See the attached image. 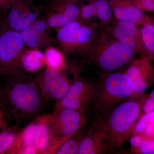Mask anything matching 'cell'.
<instances>
[{
  "instance_id": "7c38bea8",
  "label": "cell",
  "mask_w": 154,
  "mask_h": 154,
  "mask_svg": "<svg viewBox=\"0 0 154 154\" xmlns=\"http://www.w3.org/2000/svg\"><path fill=\"white\" fill-rule=\"evenodd\" d=\"M114 18L141 26L152 22L149 17L130 0H108Z\"/></svg>"
},
{
  "instance_id": "4fadbf2b",
  "label": "cell",
  "mask_w": 154,
  "mask_h": 154,
  "mask_svg": "<svg viewBox=\"0 0 154 154\" xmlns=\"http://www.w3.org/2000/svg\"><path fill=\"white\" fill-rule=\"evenodd\" d=\"M8 15L9 24L19 33L36 21L37 15L30 11L23 0H14Z\"/></svg>"
},
{
  "instance_id": "44dd1931",
  "label": "cell",
  "mask_w": 154,
  "mask_h": 154,
  "mask_svg": "<svg viewBox=\"0 0 154 154\" xmlns=\"http://www.w3.org/2000/svg\"><path fill=\"white\" fill-rule=\"evenodd\" d=\"M79 131L65 141L64 142L56 152V154H76L80 142L86 131Z\"/></svg>"
},
{
  "instance_id": "603a6c76",
  "label": "cell",
  "mask_w": 154,
  "mask_h": 154,
  "mask_svg": "<svg viewBox=\"0 0 154 154\" xmlns=\"http://www.w3.org/2000/svg\"><path fill=\"white\" fill-rule=\"evenodd\" d=\"M16 138L17 135L11 131L0 133V154L4 153L10 150Z\"/></svg>"
},
{
  "instance_id": "d590c367",
  "label": "cell",
  "mask_w": 154,
  "mask_h": 154,
  "mask_svg": "<svg viewBox=\"0 0 154 154\" xmlns=\"http://www.w3.org/2000/svg\"><path fill=\"white\" fill-rule=\"evenodd\" d=\"M2 87H0V94H1V92H2Z\"/></svg>"
},
{
  "instance_id": "4316f807",
  "label": "cell",
  "mask_w": 154,
  "mask_h": 154,
  "mask_svg": "<svg viewBox=\"0 0 154 154\" xmlns=\"http://www.w3.org/2000/svg\"><path fill=\"white\" fill-rule=\"evenodd\" d=\"M130 138L131 149L130 153L133 154L134 152L142 144L148 137L143 134H133Z\"/></svg>"
},
{
  "instance_id": "7a4b0ae2",
  "label": "cell",
  "mask_w": 154,
  "mask_h": 154,
  "mask_svg": "<svg viewBox=\"0 0 154 154\" xmlns=\"http://www.w3.org/2000/svg\"><path fill=\"white\" fill-rule=\"evenodd\" d=\"M2 87L0 107L6 116L21 118L36 115L42 105V94L35 83L17 81Z\"/></svg>"
},
{
  "instance_id": "cb8c5ba5",
  "label": "cell",
  "mask_w": 154,
  "mask_h": 154,
  "mask_svg": "<svg viewBox=\"0 0 154 154\" xmlns=\"http://www.w3.org/2000/svg\"><path fill=\"white\" fill-rule=\"evenodd\" d=\"M96 18L95 8L91 1L88 4L82 6L80 8L79 18L85 21H91V19Z\"/></svg>"
},
{
  "instance_id": "7402d4cb",
  "label": "cell",
  "mask_w": 154,
  "mask_h": 154,
  "mask_svg": "<svg viewBox=\"0 0 154 154\" xmlns=\"http://www.w3.org/2000/svg\"><path fill=\"white\" fill-rule=\"evenodd\" d=\"M44 55L45 60L49 68L57 70L64 66V58L57 49L49 48L46 50Z\"/></svg>"
},
{
  "instance_id": "e0dca14e",
  "label": "cell",
  "mask_w": 154,
  "mask_h": 154,
  "mask_svg": "<svg viewBox=\"0 0 154 154\" xmlns=\"http://www.w3.org/2000/svg\"><path fill=\"white\" fill-rule=\"evenodd\" d=\"M44 61V54L36 49L25 53L21 58V62L24 69L31 72L40 70L43 66Z\"/></svg>"
},
{
  "instance_id": "8fae6325",
  "label": "cell",
  "mask_w": 154,
  "mask_h": 154,
  "mask_svg": "<svg viewBox=\"0 0 154 154\" xmlns=\"http://www.w3.org/2000/svg\"><path fill=\"white\" fill-rule=\"evenodd\" d=\"M59 108L57 118L58 134L62 138L66 140L85 125V112L69 108Z\"/></svg>"
},
{
  "instance_id": "2e32d148",
  "label": "cell",
  "mask_w": 154,
  "mask_h": 154,
  "mask_svg": "<svg viewBox=\"0 0 154 154\" xmlns=\"http://www.w3.org/2000/svg\"><path fill=\"white\" fill-rule=\"evenodd\" d=\"M46 29L45 22L39 20L33 22L20 33L25 44L30 48H35L40 44Z\"/></svg>"
},
{
  "instance_id": "d4e9b609",
  "label": "cell",
  "mask_w": 154,
  "mask_h": 154,
  "mask_svg": "<svg viewBox=\"0 0 154 154\" xmlns=\"http://www.w3.org/2000/svg\"><path fill=\"white\" fill-rule=\"evenodd\" d=\"M37 125L31 124L28 125L22 134V141L25 147L33 146V138Z\"/></svg>"
},
{
  "instance_id": "83f0119b",
  "label": "cell",
  "mask_w": 154,
  "mask_h": 154,
  "mask_svg": "<svg viewBox=\"0 0 154 154\" xmlns=\"http://www.w3.org/2000/svg\"><path fill=\"white\" fill-rule=\"evenodd\" d=\"M142 108V114L154 111V89L150 94H145Z\"/></svg>"
},
{
  "instance_id": "3957f363",
  "label": "cell",
  "mask_w": 154,
  "mask_h": 154,
  "mask_svg": "<svg viewBox=\"0 0 154 154\" xmlns=\"http://www.w3.org/2000/svg\"><path fill=\"white\" fill-rule=\"evenodd\" d=\"M144 95L122 103L104 118L110 152L119 150L131 135L134 127L142 114Z\"/></svg>"
},
{
  "instance_id": "ffe728a7",
  "label": "cell",
  "mask_w": 154,
  "mask_h": 154,
  "mask_svg": "<svg viewBox=\"0 0 154 154\" xmlns=\"http://www.w3.org/2000/svg\"><path fill=\"white\" fill-rule=\"evenodd\" d=\"M49 129L47 125L44 124L37 125L34 134L33 146L37 151H44L49 145Z\"/></svg>"
},
{
  "instance_id": "8d00e7d4",
  "label": "cell",
  "mask_w": 154,
  "mask_h": 154,
  "mask_svg": "<svg viewBox=\"0 0 154 154\" xmlns=\"http://www.w3.org/2000/svg\"><path fill=\"white\" fill-rule=\"evenodd\" d=\"M0 64H1V58H0Z\"/></svg>"
},
{
  "instance_id": "d6986e66",
  "label": "cell",
  "mask_w": 154,
  "mask_h": 154,
  "mask_svg": "<svg viewBox=\"0 0 154 154\" xmlns=\"http://www.w3.org/2000/svg\"><path fill=\"white\" fill-rule=\"evenodd\" d=\"M95 8L96 18L104 26L109 25L113 21V13L108 0L91 1Z\"/></svg>"
},
{
  "instance_id": "6da1fadb",
  "label": "cell",
  "mask_w": 154,
  "mask_h": 154,
  "mask_svg": "<svg viewBox=\"0 0 154 154\" xmlns=\"http://www.w3.org/2000/svg\"><path fill=\"white\" fill-rule=\"evenodd\" d=\"M133 82L125 73L105 74L95 83V90L88 111L94 119H102L122 103L132 99Z\"/></svg>"
},
{
  "instance_id": "4dcf8cb0",
  "label": "cell",
  "mask_w": 154,
  "mask_h": 154,
  "mask_svg": "<svg viewBox=\"0 0 154 154\" xmlns=\"http://www.w3.org/2000/svg\"><path fill=\"white\" fill-rule=\"evenodd\" d=\"M37 150L33 146H29L25 147V149L21 152V154H36Z\"/></svg>"
},
{
  "instance_id": "9a60e30c",
  "label": "cell",
  "mask_w": 154,
  "mask_h": 154,
  "mask_svg": "<svg viewBox=\"0 0 154 154\" xmlns=\"http://www.w3.org/2000/svg\"><path fill=\"white\" fill-rule=\"evenodd\" d=\"M83 21L79 18L61 27L58 31V39L67 51L77 50L80 28Z\"/></svg>"
},
{
  "instance_id": "e575fe53",
  "label": "cell",
  "mask_w": 154,
  "mask_h": 154,
  "mask_svg": "<svg viewBox=\"0 0 154 154\" xmlns=\"http://www.w3.org/2000/svg\"><path fill=\"white\" fill-rule=\"evenodd\" d=\"M152 20V22L154 23V17H151Z\"/></svg>"
},
{
  "instance_id": "8992f818",
  "label": "cell",
  "mask_w": 154,
  "mask_h": 154,
  "mask_svg": "<svg viewBox=\"0 0 154 154\" xmlns=\"http://www.w3.org/2000/svg\"><path fill=\"white\" fill-rule=\"evenodd\" d=\"M95 90V83L84 78H76L66 95L60 100V107L86 112L90 108Z\"/></svg>"
},
{
  "instance_id": "30bf717a",
  "label": "cell",
  "mask_w": 154,
  "mask_h": 154,
  "mask_svg": "<svg viewBox=\"0 0 154 154\" xmlns=\"http://www.w3.org/2000/svg\"><path fill=\"white\" fill-rule=\"evenodd\" d=\"M25 42L20 33L12 30L0 36V70L9 68L16 60L24 47Z\"/></svg>"
},
{
  "instance_id": "ac0fdd59",
  "label": "cell",
  "mask_w": 154,
  "mask_h": 154,
  "mask_svg": "<svg viewBox=\"0 0 154 154\" xmlns=\"http://www.w3.org/2000/svg\"><path fill=\"white\" fill-rule=\"evenodd\" d=\"M141 35L146 51V57L154 60V23L153 22L140 26Z\"/></svg>"
},
{
  "instance_id": "9c48e42d",
  "label": "cell",
  "mask_w": 154,
  "mask_h": 154,
  "mask_svg": "<svg viewBox=\"0 0 154 154\" xmlns=\"http://www.w3.org/2000/svg\"><path fill=\"white\" fill-rule=\"evenodd\" d=\"M39 84L42 96L51 101L60 100L71 85L64 75L49 68L42 75Z\"/></svg>"
},
{
  "instance_id": "836d02e7",
  "label": "cell",
  "mask_w": 154,
  "mask_h": 154,
  "mask_svg": "<svg viewBox=\"0 0 154 154\" xmlns=\"http://www.w3.org/2000/svg\"><path fill=\"white\" fill-rule=\"evenodd\" d=\"M57 1H69V2H73L76 3L77 2H79V1H93V0H55Z\"/></svg>"
},
{
  "instance_id": "484cf974",
  "label": "cell",
  "mask_w": 154,
  "mask_h": 154,
  "mask_svg": "<svg viewBox=\"0 0 154 154\" xmlns=\"http://www.w3.org/2000/svg\"><path fill=\"white\" fill-rule=\"evenodd\" d=\"M133 154H154V139L148 137Z\"/></svg>"
},
{
  "instance_id": "5bb4252c",
  "label": "cell",
  "mask_w": 154,
  "mask_h": 154,
  "mask_svg": "<svg viewBox=\"0 0 154 154\" xmlns=\"http://www.w3.org/2000/svg\"><path fill=\"white\" fill-rule=\"evenodd\" d=\"M75 4L69 1H54L52 5L58 11L48 18V26L51 28H60L79 19L80 8Z\"/></svg>"
},
{
  "instance_id": "ba28073f",
  "label": "cell",
  "mask_w": 154,
  "mask_h": 154,
  "mask_svg": "<svg viewBox=\"0 0 154 154\" xmlns=\"http://www.w3.org/2000/svg\"><path fill=\"white\" fill-rule=\"evenodd\" d=\"M152 61L145 56L135 57L129 63L125 73L132 80L134 87L132 98L143 96L154 85V67Z\"/></svg>"
},
{
  "instance_id": "f546056e",
  "label": "cell",
  "mask_w": 154,
  "mask_h": 154,
  "mask_svg": "<svg viewBox=\"0 0 154 154\" xmlns=\"http://www.w3.org/2000/svg\"><path fill=\"white\" fill-rule=\"evenodd\" d=\"M143 134L149 137L154 139V122L149 125Z\"/></svg>"
},
{
  "instance_id": "f1b7e54d",
  "label": "cell",
  "mask_w": 154,
  "mask_h": 154,
  "mask_svg": "<svg viewBox=\"0 0 154 154\" xmlns=\"http://www.w3.org/2000/svg\"><path fill=\"white\" fill-rule=\"evenodd\" d=\"M144 12H154V0H130Z\"/></svg>"
},
{
  "instance_id": "52a82bcc",
  "label": "cell",
  "mask_w": 154,
  "mask_h": 154,
  "mask_svg": "<svg viewBox=\"0 0 154 154\" xmlns=\"http://www.w3.org/2000/svg\"><path fill=\"white\" fill-rule=\"evenodd\" d=\"M110 152L105 119H94L86 130L77 154H103Z\"/></svg>"
},
{
  "instance_id": "1f68e13d",
  "label": "cell",
  "mask_w": 154,
  "mask_h": 154,
  "mask_svg": "<svg viewBox=\"0 0 154 154\" xmlns=\"http://www.w3.org/2000/svg\"><path fill=\"white\" fill-rule=\"evenodd\" d=\"M14 0H0V7L5 9L10 7Z\"/></svg>"
},
{
  "instance_id": "277c9868",
  "label": "cell",
  "mask_w": 154,
  "mask_h": 154,
  "mask_svg": "<svg viewBox=\"0 0 154 154\" xmlns=\"http://www.w3.org/2000/svg\"><path fill=\"white\" fill-rule=\"evenodd\" d=\"M87 53L91 62L105 74L129 64L136 54L129 47L103 30H99Z\"/></svg>"
},
{
  "instance_id": "5b68a950",
  "label": "cell",
  "mask_w": 154,
  "mask_h": 154,
  "mask_svg": "<svg viewBox=\"0 0 154 154\" xmlns=\"http://www.w3.org/2000/svg\"><path fill=\"white\" fill-rule=\"evenodd\" d=\"M140 25L114 18L109 25L104 26L103 30L122 44L132 50L139 56H145Z\"/></svg>"
},
{
  "instance_id": "d6a6232c",
  "label": "cell",
  "mask_w": 154,
  "mask_h": 154,
  "mask_svg": "<svg viewBox=\"0 0 154 154\" xmlns=\"http://www.w3.org/2000/svg\"><path fill=\"white\" fill-rule=\"evenodd\" d=\"M4 115H5V114L3 113L2 110L0 107V128H2L4 125V122H4V120H3V116Z\"/></svg>"
}]
</instances>
